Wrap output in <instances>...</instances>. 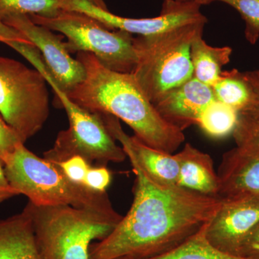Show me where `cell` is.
Instances as JSON below:
<instances>
[{
	"label": "cell",
	"instance_id": "obj_1",
	"mask_svg": "<svg viewBox=\"0 0 259 259\" xmlns=\"http://www.w3.org/2000/svg\"><path fill=\"white\" fill-rule=\"evenodd\" d=\"M134 198L125 216L107 237L93 242L90 259H141L163 254L197 233L222 202L180 186L153 180L131 153Z\"/></svg>",
	"mask_w": 259,
	"mask_h": 259
},
{
	"label": "cell",
	"instance_id": "obj_2",
	"mask_svg": "<svg viewBox=\"0 0 259 259\" xmlns=\"http://www.w3.org/2000/svg\"><path fill=\"white\" fill-rule=\"evenodd\" d=\"M84 79L67 94L91 112L117 117L150 147L173 153L185 141L183 131L167 122L146 96L134 74L107 69L93 54L79 52Z\"/></svg>",
	"mask_w": 259,
	"mask_h": 259
},
{
	"label": "cell",
	"instance_id": "obj_3",
	"mask_svg": "<svg viewBox=\"0 0 259 259\" xmlns=\"http://www.w3.org/2000/svg\"><path fill=\"white\" fill-rule=\"evenodd\" d=\"M3 163L10 185L35 205L71 206L117 223L123 217L114 209L106 192H96L71 182L57 165L39 157L24 144H19Z\"/></svg>",
	"mask_w": 259,
	"mask_h": 259
},
{
	"label": "cell",
	"instance_id": "obj_4",
	"mask_svg": "<svg viewBox=\"0 0 259 259\" xmlns=\"http://www.w3.org/2000/svg\"><path fill=\"white\" fill-rule=\"evenodd\" d=\"M207 23L205 18L156 35L134 37L137 63L132 74L153 105L194 76L191 46L202 35Z\"/></svg>",
	"mask_w": 259,
	"mask_h": 259
},
{
	"label": "cell",
	"instance_id": "obj_5",
	"mask_svg": "<svg viewBox=\"0 0 259 259\" xmlns=\"http://www.w3.org/2000/svg\"><path fill=\"white\" fill-rule=\"evenodd\" d=\"M44 259H90L94 241L108 236L119 223L68 205H25Z\"/></svg>",
	"mask_w": 259,
	"mask_h": 259
},
{
	"label": "cell",
	"instance_id": "obj_6",
	"mask_svg": "<svg viewBox=\"0 0 259 259\" xmlns=\"http://www.w3.org/2000/svg\"><path fill=\"white\" fill-rule=\"evenodd\" d=\"M30 63L44 76L53 89L69 119V127L58 134L54 146L44 153V158L53 163L79 156L97 166L109 163H121L127 158L122 146L107 131L101 115L80 107L68 97L56 83L40 56L32 58Z\"/></svg>",
	"mask_w": 259,
	"mask_h": 259
},
{
	"label": "cell",
	"instance_id": "obj_7",
	"mask_svg": "<svg viewBox=\"0 0 259 259\" xmlns=\"http://www.w3.org/2000/svg\"><path fill=\"white\" fill-rule=\"evenodd\" d=\"M29 17L37 25L63 34L69 53H90L107 69L118 72L132 74L136 67L137 56L131 34L111 31L91 17L69 10L52 18Z\"/></svg>",
	"mask_w": 259,
	"mask_h": 259
},
{
	"label": "cell",
	"instance_id": "obj_8",
	"mask_svg": "<svg viewBox=\"0 0 259 259\" xmlns=\"http://www.w3.org/2000/svg\"><path fill=\"white\" fill-rule=\"evenodd\" d=\"M47 83L36 69L0 56V115L23 144L49 118Z\"/></svg>",
	"mask_w": 259,
	"mask_h": 259
},
{
	"label": "cell",
	"instance_id": "obj_9",
	"mask_svg": "<svg viewBox=\"0 0 259 259\" xmlns=\"http://www.w3.org/2000/svg\"><path fill=\"white\" fill-rule=\"evenodd\" d=\"M194 2L179 3L164 0L161 13L151 18H128L112 14L108 10L95 6L87 0H64V10L78 12L91 17L109 30H120L138 36H148L180 25L207 18Z\"/></svg>",
	"mask_w": 259,
	"mask_h": 259
},
{
	"label": "cell",
	"instance_id": "obj_10",
	"mask_svg": "<svg viewBox=\"0 0 259 259\" xmlns=\"http://www.w3.org/2000/svg\"><path fill=\"white\" fill-rule=\"evenodd\" d=\"M3 22L23 34L38 49L51 76L64 93L84 79L82 64L70 55L65 42L52 30L34 23L28 15H12Z\"/></svg>",
	"mask_w": 259,
	"mask_h": 259
},
{
	"label": "cell",
	"instance_id": "obj_11",
	"mask_svg": "<svg viewBox=\"0 0 259 259\" xmlns=\"http://www.w3.org/2000/svg\"><path fill=\"white\" fill-rule=\"evenodd\" d=\"M259 223V196L222 199L206 228V238L217 249L242 255L247 238Z\"/></svg>",
	"mask_w": 259,
	"mask_h": 259
},
{
	"label": "cell",
	"instance_id": "obj_12",
	"mask_svg": "<svg viewBox=\"0 0 259 259\" xmlns=\"http://www.w3.org/2000/svg\"><path fill=\"white\" fill-rule=\"evenodd\" d=\"M214 100L212 88L193 76L163 95L153 105L167 122L184 131L197 125L202 112Z\"/></svg>",
	"mask_w": 259,
	"mask_h": 259
},
{
	"label": "cell",
	"instance_id": "obj_13",
	"mask_svg": "<svg viewBox=\"0 0 259 259\" xmlns=\"http://www.w3.org/2000/svg\"><path fill=\"white\" fill-rule=\"evenodd\" d=\"M99 114L113 139L120 143L125 152L131 153L136 158L148 175L163 185H177L180 175L177 153L173 154L150 147L136 136L125 134L117 117L108 114Z\"/></svg>",
	"mask_w": 259,
	"mask_h": 259
},
{
	"label": "cell",
	"instance_id": "obj_14",
	"mask_svg": "<svg viewBox=\"0 0 259 259\" xmlns=\"http://www.w3.org/2000/svg\"><path fill=\"white\" fill-rule=\"evenodd\" d=\"M217 173L220 198L259 196V151L232 148L223 154Z\"/></svg>",
	"mask_w": 259,
	"mask_h": 259
},
{
	"label": "cell",
	"instance_id": "obj_15",
	"mask_svg": "<svg viewBox=\"0 0 259 259\" xmlns=\"http://www.w3.org/2000/svg\"><path fill=\"white\" fill-rule=\"evenodd\" d=\"M0 259H44L25 207L20 212L0 218Z\"/></svg>",
	"mask_w": 259,
	"mask_h": 259
},
{
	"label": "cell",
	"instance_id": "obj_16",
	"mask_svg": "<svg viewBox=\"0 0 259 259\" xmlns=\"http://www.w3.org/2000/svg\"><path fill=\"white\" fill-rule=\"evenodd\" d=\"M177 156L180 162L177 185L205 195L218 197V173L211 156L189 143Z\"/></svg>",
	"mask_w": 259,
	"mask_h": 259
},
{
	"label": "cell",
	"instance_id": "obj_17",
	"mask_svg": "<svg viewBox=\"0 0 259 259\" xmlns=\"http://www.w3.org/2000/svg\"><path fill=\"white\" fill-rule=\"evenodd\" d=\"M232 52L229 47H210L204 41L202 35L196 37L190 51L194 77L212 87L221 77L223 66L230 62Z\"/></svg>",
	"mask_w": 259,
	"mask_h": 259
},
{
	"label": "cell",
	"instance_id": "obj_18",
	"mask_svg": "<svg viewBox=\"0 0 259 259\" xmlns=\"http://www.w3.org/2000/svg\"><path fill=\"white\" fill-rule=\"evenodd\" d=\"M211 88L216 100L238 112L247 108L253 96V88L243 72L236 69L222 71L220 79Z\"/></svg>",
	"mask_w": 259,
	"mask_h": 259
},
{
	"label": "cell",
	"instance_id": "obj_19",
	"mask_svg": "<svg viewBox=\"0 0 259 259\" xmlns=\"http://www.w3.org/2000/svg\"><path fill=\"white\" fill-rule=\"evenodd\" d=\"M207 223L176 248L163 254L141 259H259V257L231 255L214 248L206 238Z\"/></svg>",
	"mask_w": 259,
	"mask_h": 259
},
{
	"label": "cell",
	"instance_id": "obj_20",
	"mask_svg": "<svg viewBox=\"0 0 259 259\" xmlns=\"http://www.w3.org/2000/svg\"><path fill=\"white\" fill-rule=\"evenodd\" d=\"M238 116L234 108L214 100L202 112L197 125L210 137L221 139L233 134Z\"/></svg>",
	"mask_w": 259,
	"mask_h": 259
},
{
	"label": "cell",
	"instance_id": "obj_21",
	"mask_svg": "<svg viewBox=\"0 0 259 259\" xmlns=\"http://www.w3.org/2000/svg\"><path fill=\"white\" fill-rule=\"evenodd\" d=\"M64 0H0V20L24 15L52 18L64 10Z\"/></svg>",
	"mask_w": 259,
	"mask_h": 259
},
{
	"label": "cell",
	"instance_id": "obj_22",
	"mask_svg": "<svg viewBox=\"0 0 259 259\" xmlns=\"http://www.w3.org/2000/svg\"><path fill=\"white\" fill-rule=\"evenodd\" d=\"M202 5L221 2L234 8L241 15L245 24V36L247 41L255 45L259 39V0H193Z\"/></svg>",
	"mask_w": 259,
	"mask_h": 259
},
{
	"label": "cell",
	"instance_id": "obj_23",
	"mask_svg": "<svg viewBox=\"0 0 259 259\" xmlns=\"http://www.w3.org/2000/svg\"><path fill=\"white\" fill-rule=\"evenodd\" d=\"M238 120L233 132L236 146L259 151V118L238 112Z\"/></svg>",
	"mask_w": 259,
	"mask_h": 259
},
{
	"label": "cell",
	"instance_id": "obj_24",
	"mask_svg": "<svg viewBox=\"0 0 259 259\" xmlns=\"http://www.w3.org/2000/svg\"><path fill=\"white\" fill-rule=\"evenodd\" d=\"M71 182L78 185H83L89 170L92 165L84 158L76 156L66 161L54 163Z\"/></svg>",
	"mask_w": 259,
	"mask_h": 259
},
{
	"label": "cell",
	"instance_id": "obj_25",
	"mask_svg": "<svg viewBox=\"0 0 259 259\" xmlns=\"http://www.w3.org/2000/svg\"><path fill=\"white\" fill-rule=\"evenodd\" d=\"M111 181L112 174L107 166H92L83 185L96 192H105Z\"/></svg>",
	"mask_w": 259,
	"mask_h": 259
},
{
	"label": "cell",
	"instance_id": "obj_26",
	"mask_svg": "<svg viewBox=\"0 0 259 259\" xmlns=\"http://www.w3.org/2000/svg\"><path fill=\"white\" fill-rule=\"evenodd\" d=\"M23 144L16 132L0 115V158L2 161L15 151L19 144Z\"/></svg>",
	"mask_w": 259,
	"mask_h": 259
},
{
	"label": "cell",
	"instance_id": "obj_27",
	"mask_svg": "<svg viewBox=\"0 0 259 259\" xmlns=\"http://www.w3.org/2000/svg\"><path fill=\"white\" fill-rule=\"evenodd\" d=\"M13 41L24 42V44L32 45V42L23 34L19 32L16 29L6 25L0 20V42L7 44L8 42Z\"/></svg>",
	"mask_w": 259,
	"mask_h": 259
},
{
	"label": "cell",
	"instance_id": "obj_28",
	"mask_svg": "<svg viewBox=\"0 0 259 259\" xmlns=\"http://www.w3.org/2000/svg\"><path fill=\"white\" fill-rule=\"evenodd\" d=\"M18 195L20 194L10 185L7 179L4 166L0 158V203Z\"/></svg>",
	"mask_w": 259,
	"mask_h": 259
},
{
	"label": "cell",
	"instance_id": "obj_29",
	"mask_svg": "<svg viewBox=\"0 0 259 259\" xmlns=\"http://www.w3.org/2000/svg\"><path fill=\"white\" fill-rule=\"evenodd\" d=\"M242 255L259 257V223L247 238Z\"/></svg>",
	"mask_w": 259,
	"mask_h": 259
},
{
	"label": "cell",
	"instance_id": "obj_30",
	"mask_svg": "<svg viewBox=\"0 0 259 259\" xmlns=\"http://www.w3.org/2000/svg\"><path fill=\"white\" fill-rule=\"evenodd\" d=\"M253 96L249 105L243 111L240 112L259 118V90H253Z\"/></svg>",
	"mask_w": 259,
	"mask_h": 259
},
{
	"label": "cell",
	"instance_id": "obj_31",
	"mask_svg": "<svg viewBox=\"0 0 259 259\" xmlns=\"http://www.w3.org/2000/svg\"><path fill=\"white\" fill-rule=\"evenodd\" d=\"M243 75L253 90H259V69L245 71Z\"/></svg>",
	"mask_w": 259,
	"mask_h": 259
},
{
	"label": "cell",
	"instance_id": "obj_32",
	"mask_svg": "<svg viewBox=\"0 0 259 259\" xmlns=\"http://www.w3.org/2000/svg\"><path fill=\"white\" fill-rule=\"evenodd\" d=\"M87 1L90 2L92 4L98 7V8H102V9L108 10L107 9V7L105 0H87Z\"/></svg>",
	"mask_w": 259,
	"mask_h": 259
},
{
	"label": "cell",
	"instance_id": "obj_33",
	"mask_svg": "<svg viewBox=\"0 0 259 259\" xmlns=\"http://www.w3.org/2000/svg\"><path fill=\"white\" fill-rule=\"evenodd\" d=\"M179 3H190V2H194L193 0H175Z\"/></svg>",
	"mask_w": 259,
	"mask_h": 259
}]
</instances>
